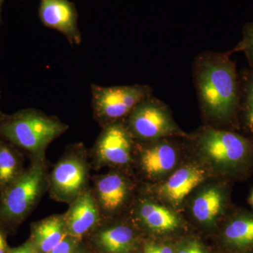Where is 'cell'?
<instances>
[{
  "instance_id": "7",
  "label": "cell",
  "mask_w": 253,
  "mask_h": 253,
  "mask_svg": "<svg viewBox=\"0 0 253 253\" xmlns=\"http://www.w3.org/2000/svg\"><path fill=\"white\" fill-rule=\"evenodd\" d=\"M91 181V192L102 221L128 214L138 191L131 170L113 169L107 174L92 176Z\"/></svg>"
},
{
  "instance_id": "13",
  "label": "cell",
  "mask_w": 253,
  "mask_h": 253,
  "mask_svg": "<svg viewBox=\"0 0 253 253\" xmlns=\"http://www.w3.org/2000/svg\"><path fill=\"white\" fill-rule=\"evenodd\" d=\"M64 215L68 235L80 241H83L101 224L102 219L91 187L69 205Z\"/></svg>"
},
{
  "instance_id": "20",
  "label": "cell",
  "mask_w": 253,
  "mask_h": 253,
  "mask_svg": "<svg viewBox=\"0 0 253 253\" xmlns=\"http://www.w3.org/2000/svg\"><path fill=\"white\" fill-rule=\"evenodd\" d=\"M239 78V116L245 129L253 135V69L245 70Z\"/></svg>"
},
{
  "instance_id": "1",
  "label": "cell",
  "mask_w": 253,
  "mask_h": 253,
  "mask_svg": "<svg viewBox=\"0 0 253 253\" xmlns=\"http://www.w3.org/2000/svg\"><path fill=\"white\" fill-rule=\"evenodd\" d=\"M231 54L205 51L196 56L193 64L201 111L215 125L234 123L239 117L240 78Z\"/></svg>"
},
{
  "instance_id": "2",
  "label": "cell",
  "mask_w": 253,
  "mask_h": 253,
  "mask_svg": "<svg viewBox=\"0 0 253 253\" xmlns=\"http://www.w3.org/2000/svg\"><path fill=\"white\" fill-rule=\"evenodd\" d=\"M192 141L200 157L225 175H242L253 165V139L234 131L206 126Z\"/></svg>"
},
{
  "instance_id": "30",
  "label": "cell",
  "mask_w": 253,
  "mask_h": 253,
  "mask_svg": "<svg viewBox=\"0 0 253 253\" xmlns=\"http://www.w3.org/2000/svg\"><path fill=\"white\" fill-rule=\"evenodd\" d=\"M0 98H1V91H0ZM6 115L0 110V121H1L6 116Z\"/></svg>"
},
{
  "instance_id": "3",
  "label": "cell",
  "mask_w": 253,
  "mask_h": 253,
  "mask_svg": "<svg viewBox=\"0 0 253 253\" xmlns=\"http://www.w3.org/2000/svg\"><path fill=\"white\" fill-rule=\"evenodd\" d=\"M68 129L54 116L39 110H21L0 121V136L24 151L31 159L45 157L46 150Z\"/></svg>"
},
{
  "instance_id": "24",
  "label": "cell",
  "mask_w": 253,
  "mask_h": 253,
  "mask_svg": "<svg viewBox=\"0 0 253 253\" xmlns=\"http://www.w3.org/2000/svg\"><path fill=\"white\" fill-rule=\"evenodd\" d=\"M81 242L79 240L68 235L48 253H71Z\"/></svg>"
},
{
  "instance_id": "31",
  "label": "cell",
  "mask_w": 253,
  "mask_h": 253,
  "mask_svg": "<svg viewBox=\"0 0 253 253\" xmlns=\"http://www.w3.org/2000/svg\"><path fill=\"white\" fill-rule=\"evenodd\" d=\"M245 253H253V251H249V252Z\"/></svg>"
},
{
  "instance_id": "11",
  "label": "cell",
  "mask_w": 253,
  "mask_h": 253,
  "mask_svg": "<svg viewBox=\"0 0 253 253\" xmlns=\"http://www.w3.org/2000/svg\"><path fill=\"white\" fill-rule=\"evenodd\" d=\"M118 219L102 221L87 236L93 253H132L139 249L142 241L139 230L127 217L122 221Z\"/></svg>"
},
{
  "instance_id": "26",
  "label": "cell",
  "mask_w": 253,
  "mask_h": 253,
  "mask_svg": "<svg viewBox=\"0 0 253 253\" xmlns=\"http://www.w3.org/2000/svg\"><path fill=\"white\" fill-rule=\"evenodd\" d=\"M7 234L0 228V253H10L11 248L9 247L6 241Z\"/></svg>"
},
{
  "instance_id": "16",
  "label": "cell",
  "mask_w": 253,
  "mask_h": 253,
  "mask_svg": "<svg viewBox=\"0 0 253 253\" xmlns=\"http://www.w3.org/2000/svg\"><path fill=\"white\" fill-rule=\"evenodd\" d=\"M226 253L253 251V212L241 211L228 219L221 234Z\"/></svg>"
},
{
  "instance_id": "5",
  "label": "cell",
  "mask_w": 253,
  "mask_h": 253,
  "mask_svg": "<svg viewBox=\"0 0 253 253\" xmlns=\"http://www.w3.org/2000/svg\"><path fill=\"white\" fill-rule=\"evenodd\" d=\"M85 146H68L48 174L47 191L51 199L70 205L90 187L91 162Z\"/></svg>"
},
{
  "instance_id": "27",
  "label": "cell",
  "mask_w": 253,
  "mask_h": 253,
  "mask_svg": "<svg viewBox=\"0 0 253 253\" xmlns=\"http://www.w3.org/2000/svg\"><path fill=\"white\" fill-rule=\"evenodd\" d=\"M71 253H93L92 251H91L90 250H88L86 249V246H84L83 245V241L80 243L78 245L77 247Z\"/></svg>"
},
{
  "instance_id": "19",
  "label": "cell",
  "mask_w": 253,
  "mask_h": 253,
  "mask_svg": "<svg viewBox=\"0 0 253 253\" xmlns=\"http://www.w3.org/2000/svg\"><path fill=\"white\" fill-rule=\"evenodd\" d=\"M25 169L22 151L0 136V194L21 176Z\"/></svg>"
},
{
  "instance_id": "12",
  "label": "cell",
  "mask_w": 253,
  "mask_h": 253,
  "mask_svg": "<svg viewBox=\"0 0 253 253\" xmlns=\"http://www.w3.org/2000/svg\"><path fill=\"white\" fill-rule=\"evenodd\" d=\"M169 138L148 143L136 142L133 167L136 166L146 179L157 180L166 177L177 166L179 151Z\"/></svg>"
},
{
  "instance_id": "10",
  "label": "cell",
  "mask_w": 253,
  "mask_h": 253,
  "mask_svg": "<svg viewBox=\"0 0 253 253\" xmlns=\"http://www.w3.org/2000/svg\"><path fill=\"white\" fill-rule=\"evenodd\" d=\"M126 217L140 231L154 234H169L180 229V217L174 211L144 194L136 195Z\"/></svg>"
},
{
  "instance_id": "22",
  "label": "cell",
  "mask_w": 253,
  "mask_h": 253,
  "mask_svg": "<svg viewBox=\"0 0 253 253\" xmlns=\"http://www.w3.org/2000/svg\"><path fill=\"white\" fill-rule=\"evenodd\" d=\"M175 253H208V251L199 239L189 237L175 245Z\"/></svg>"
},
{
  "instance_id": "29",
  "label": "cell",
  "mask_w": 253,
  "mask_h": 253,
  "mask_svg": "<svg viewBox=\"0 0 253 253\" xmlns=\"http://www.w3.org/2000/svg\"><path fill=\"white\" fill-rule=\"evenodd\" d=\"M249 201L250 205L253 208V190L251 196H250Z\"/></svg>"
},
{
  "instance_id": "8",
  "label": "cell",
  "mask_w": 253,
  "mask_h": 253,
  "mask_svg": "<svg viewBox=\"0 0 253 253\" xmlns=\"http://www.w3.org/2000/svg\"><path fill=\"white\" fill-rule=\"evenodd\" d=\"M93 117L101 128L124 121L136 105L152 94L146 84L101 86L91 84Z\"/></svg>"
},
{
  "instance_id": "17",
  "label": "cell",
  "mask_w": 253,
  "mask_h": 253,
  "mask_svg": "<svg viewBox=\"0 0 253 253\" xmlns=\"http://www.w3.org/2000/svg\"><path fill=\"white\" fill-rule=\"evenodd\" d=\"M227 203L225 189L217 185L207 186L193 200L191 206L193 217L203 225H214L224 214Z\"/></svg>"
},
{
  "instance_id": "4",
  "label": "cell",
  "mask_w": 253,
  "mask_h": 253,
  "mask_svg": "<svg viewBox=\"0 0 253 253\" xmlns=\"http://www.w3.org/2000/svg\"><path fill=\"white\" fill-rule=\"evenodd\" d=\"M49 172L46 157L33 158L21 176L0 194V228L6 234L18 229L47 191Z\"/></svg>"
},
{
  "instance_id": "14",
  "label": "cell",
  "mask_w": 253,
  "mask_h": 253,
  "mask_svg": "<svg viewBox=\"0 0 253 253\" xmlns=\"http://www.w3.org/2000/svg\"><path fill=\"white\" fill-rule=\"evenodd\" d=\"M39 16L44 26L60 32L70 44H81L77 11L69 0H41Z\"/></svg>"
},
{
  "instance_id": "9",
  "label": "cell",
  "mask_w": 253,
  "mask_h": 253,
  "mask_svg": "<svg viewBox=\"0 0 253 253\" xmlns=\"http://www.w3.org/2000/svg\"><path fill=\"white\" fill-rule=\"evenodd\" d=\"M136 141L124 121L102 127L89 153L91 168L131 170L135 158Z\"/></svg>"
},
{
  "instance_id": "23",
  "label": "cell",
  "mask_w": 253,
  "mask_h": 253,
  "mask_svg": "<svg viewBox=\"0 0 253 253\" xmlns=\"http://www.w3.org/2000/svg\"><path fill=\"white\" fill-rule=\"evenodd\" d=\"M140 248L141 253H175V246L152 240L142 241Z\"/></svg>"
},
{
  "instance_id": "32",
  "label": "cell",
  "mask_w": 253,
  "mask_h": 253,
  "mask_svg": "<svg viewBox=\"0 0 253 253\" xmlns=\"http://www.w3.org/2000/svg\"><path fill=\"white\" fill-rule=\"evenodd\" d=\"M136 253V252H132V253Z\"/></svg>"
},
{
  "instance_id": "18",
  "label": "cell",
  "mask_w": 253,
  "mask_h": 253,
  "mask_svg": "<svg viewBox=\"0 0 253 253\" xmlns=\"http://www.w3.org/2000/svg\"><path fill=\"white\" fill-rule=\"evenodd\" d=\"M68 236L64 214H54L31 224L30 242L38 253H48Z\"/></svg>"
},
{
  "instance_id": "15",
  "label": "cell",
  "mask_w": 253,
  "mask_h": 253,
  "mask_svg": "<svg viewBox=\"0 0 253 253\" xmlns=\"http://www.w3.org/2000/svg\"><path fill=\"white\" fill-rule=\"evenodd\" d=\"M207 174L201 166L186 165L173 171L156 189V193L173 207H179L191 191L206 180Z\"/></svg>"
},
{
  "instance_id": "25",
  "label": "cell",
  "mask_w": 253,
  "mask_h": 253,
  "mask_svg": "<svg viewBox=\"0 0 253 253\" xmlns=\"http://www.w3.org/2000/svg\"><path fill=\"white\" fill-rule=\"evenodd\" d=\"M10 253H38L36 252V250L34 249L33 246H32L29 240H28L26 243H24L21 246L18 247L11 249Z\"/></svg>"
},
{
  "instance_id": "21",
  "label": "cell",
  "mask_w": 253,
  "mask_h": 253,
  "mask_svg": "<svg viewBox=\"0 0 253 253\" xmlns=\"http://www.w3.org/2000/svg\"><path fill=\"white\" fill-rule=\"evenodd\" d=\"M243 51L249 61L250 68L253 69V21L243 28V38L231 53Z\"/></svg>"
},
{
  "instance_id": "28",
  "label": "cell",
  "mask_w": 253,
  "mask_h": 253,
  "mask_svg": "<svg viewBox=\"0 0 253 253\" xmlns=\"http://www.w3.org/2000/svg\"><path fill=\"white\" fill-rule=\"evenodd\" d=\"M4 1V0H0V28H1V23H2V21H1V9H2Z\"/></svg>"
},
{
  "instance_id": "6",
  "label": "cell",
  "mask_w": 253,
  "mask_h": 253,
  "mask_svg": "<svg viewBox=\"0 0 253 253\" xmlns=\"http://www.w3.org/2000/svg\"><path fill=\"white\" fill-rule=\"evenodd\" d=\"M124 123L137 143L189 136L174 122L168 106L153 94L136 105Z\"/></svg>"
}]
</instances>
